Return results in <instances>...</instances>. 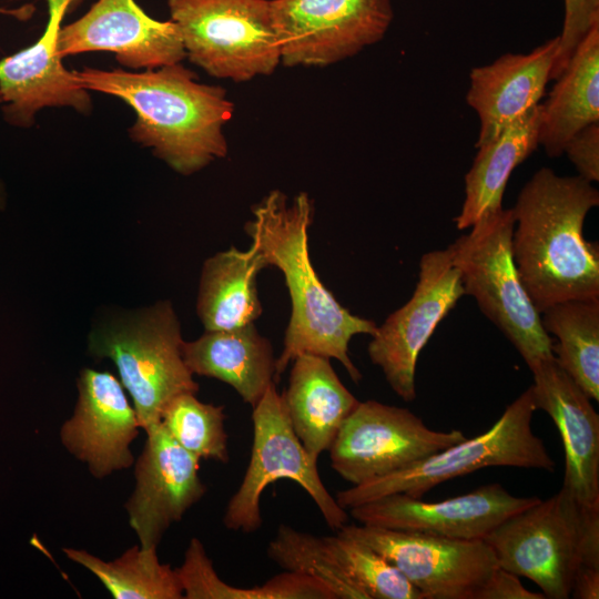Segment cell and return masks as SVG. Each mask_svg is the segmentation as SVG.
<instances>
[{
  "label": "cell",
  "mask_w": 599,
  "mask_h": 599,
  "mask_svg": "<svg viewBox=\"0 0 599 599\" xmlns=\"http://www.w3.org/2000/svg\"><path fill=\"white\" fill-rule=\"evenodd\" d=\"M77 387L73 414L60 429L63 447L99 479L132 466L130 446L141 427L121 382L109 372L84 368Z\"/></svg>",
  "instance_id": "17"
},
{
  "label": "cell",
  "mask_w": 599,
  "mask_h": 599,
  "mask_svg": "<svg viewBox=\"0 0 599 599\" xmlns=\"http://www.w3.org/2000/svg\"><path fill=\"white\" fill-rule=\"evenodd\" d=\"M530 370L535 407L550 416L562 441V486L582 506L599 509V416L555 356L540 361Z\"/></svg>",
  "instance_id": "19"
},
{
  "label": "cell",
  "mask_w": 599,
  "mask_h": 599,
  "mask_svg": "<svg viewBox=\"0 0 599 599\" xmlns=\"http://www.w3.org/2000/svg\"><path fill=\"white\" fill-rule=\"evenodd\" d=\"M182 344L170 301L105 319L89 334V353L114 363L143 430L160 423L172 398L199 390L184 363Z\"/></svg>",
  "instance_id": "5"
},
{
  "label": "cell",
  "mask_w": 599,
  "mask_h": 599,
  "mask_svg": "<svg viewBox=\"0 0 599 599\" xmlns=\"http://www.w3.org/2000/svg\"><path fill=\"white\" fill-rule=\"evenodd\" d=\"M558 44L557 35L529 53H506L471 69L466 101L479 120L476 148L541 103Z\"/></svg>",
  "instance_id": "20"
},
{
  "label": "cell",
  "mask_w": 599,
  "mask_h": 599,
  "mask_svg": "<svg viewBox=\"0 0 599 599\" xmlns=\"http://www.w3.org/2000/svg\"><path fill=\"white\" fill-rule=\"evenodd\" d=\"M196 393H182L164 407L160 423L167 434L199 459L230 461L224 406L203 403Z\"/></svg>",
  "instance_id": "28"
},
{
  "label": "cell",
  "mask_w": 599,
  "mask_h": 599,
  "mask_svg": "<svg viewBox=\"0 0 599 599\" xmlns=\"http://www.w3.org/2000/svg\"><path fill=\"white\" fill-rule=\"evenodd\" d=\"M583 180L599 181V122L577 132L565 145L564 153Z\"/></svg>",
  "instance_id": "32"
},
{
  "label": "cell",
  "mask_w": 599,
  "mask_h": 599,
  "mask_svg": "<svg viewBox=\"0 0 599 599\" xmlns=\"http://www.w3.org/2000/svg\"><path fill=\"white\" fill-rule=\"evenodd\" d=\"M42 35L30 47L0 60V94L4 120L18 128H30L38 111L47 106H69L82 114L92 111L87 89L62 64L58 35L64 6L48 8Z\"/></svg>",
  "instance_id": "18"
},
{
  "label": "cell",
  "mask_w": 599,
  "mask_h": 599,
  "mask_svg": "<svg viewBox=\"0 0 599 599\" xmlns=\"http://www.w3.org/2000/svg\"><path fill=\"white\" fill-rule=\"evenodd\" d=\"M182 356L193 375L230 385L252 407L276 384L273 346L254 324L183 341Z\"/></svg>",
  "instance_id": "22"
},
{
  "label": "cell",
  "mask_w": 599,
  "mask_h": 599,
  "mask_svg": "<svg viewBox=\"0 0 599 599\" xmlns=\"http://www.w3.org/2000/svg\"><path fill=\"white\" fill-rule=\"evenodd\" d=\"M336 532L385 558L424 599H475L499 567L485 540L450 539L348 522Z\"/></svg>",
  "instance_id": "12"
},
{
  "label": "cell",
  "mask_w": 599,
  "mask_h": 599,
  "mask_svg": "<svg viewBox=\"0 0 599 599\" xmlns=\"http://www.w3.org/2000/svg\"><path fill=\"white\" fill-rule=\"evenodd\" d=\"M63 554L92 572L115 599L183 598L176 568L161 564L156 548L135 545L111 561L83 549L63 548Z\"/></svg>",
  "instance_id": "27"
},
{
  "label": "cell",
  "mask_w": 599,
  "mask_h": 599,
  "mask_svg": "<svg viewBox=\"0 0 599 599\" xmlns=\"http://www.w3.org/2000/svg\"><path fill=\"white\" fill-rule=\"evenodd\" d=\"M72 73L88 91L131 106L136 114L128 131L131 140L179 174H194L227 155L224 126L234 104L224 88L200 82L181 62L140 72L84 67Z\"/></svg>",
  "instance_id": "2"
},
{
  "label": "cell",
  "mask_w": 599,
  "mask_h": 599,
  "mask_svg": "<svg viewBox=\"0 0 599 599\" xmlns=\"http://www.w3.org/2000/svg\"><path fill=\"white\" fill-rule=\"evenodd\" d=\"M518 497L500 484H489L441 501L392 494L348 510L359 524L428 534L459 540H484L500 522L538 502Z\"/></svg>",
  "instance_id": "14"
},
{
  "label": "cell",
  "mask_w": 599,
  "mask_h": 599,
  "mask_svg": "<svg viewBox=\"0 0 599 599\" xmlns=\"http://www.w3.org/2000/svg\"><path fill=\"white\" fill-rule=\"evenodd\" d=\"M253 445L251 458L238 489L229 500L224 526L252 534L262 524L261 497L266 487L280 479L300 485L313 499L326 525L338 530L348 522V512L333 497L318 473L313 457L295 434L281 395L272 384L252 407Z\"/></svg>",
  "instance_id": "9"
},
{
  "label": "cell",
  "mask_w": 599,
  "mask_h": 599,
  "mask_svg": "<svg viewBox=\"0 0 599 599\" xmlns=\"http://www.w3.org/2000/svg\"><path fill=\"white\" fill-rule=\"evenodd\" d=\"M186 58L234 82L271 75L281 65L270 0H167Z\"/></svg>",
  "instance_id": "8"
},
{
  "label": "cell",
  "mask_w": 599,
  "mask_h": 599,
  "mask_svg": "<svg viewBox=\"0 0 599 599\" xmlns=\"http://www.w3.org/2000/svg\"><path fill=\"white\" fill-rule=\"evenodd\" d=\"M475 599H545V596L526 589L518 576L498 567L477 591Z\"/></svg>",
  "instance_id": "33"
},
{
  "label": "cell",
  "mask_w": 599,
  "mask_h": 599,
  "mask_svg": "<svg viewBox=\"0 0 599 599\" xmlns=\"http://www.w3.org/2000/svg\"><path fill=\"white\" fill-rule=\"evenodd\" d=\"M281 64L327 67L384 39L392 0H270Z\"/></svg>",
  "instance_id": "10"
},
{
  "label": "cell",
  "mask_w": 599,
  "mask_h": 599,
  "mask_svg": "<svg viewBox=\"0 0 599 599\" xmlns=\"http://www.w3.org/2000/svg\"><path fill=\"white\" fill-rule=\"evenodd\" d=\"M599 192L579 175L541 167L520 190L511 209L518 276L536 309L573 298L599 297V246L583 236Z\"/></svg>",
  "instance_id": "3"
},
{
  "label": "cell",
  "mask_w": 599,
  "mask_h": 599,
  "mask_svg": "<svg viewBox=\"0 0 599 599\" xmlns=\"http://www.w3.org/2000/svg\"><path fill=\"white\" fill-rule=\"evenodd\" d=\"M514 226L511 209H500L483 216L447 248L464 295L476 300L530 369L554 356V341L518 276L511 251Z\"/></svg>",
  "instance_id": "6"
},
{
  "label": "cell",
  "mask_w": 599,
  "mask_h": 599,
  "mask_svg": "<svg viewBox=\"0 0 599 599\" xmlns=\"http://www.w3.org/2000/svg\"><path fill=\"white\" fill-rule=\"evenodd\" d=\"M314 203L301 192L292 197L270 191L252 207V219L244 225L251 247L265 266L277 267L291 298V316L284 347L275 362V382L295 357L315 354L337 359L353 382L362 379L348 355V344L358 334L373 335L374 321L352 314L342 306L319 280L308 248V230Z\"/></svg>",
  "instance_id": "1"
},
{
  "label": "cell",
  "mask_w": 599,
  "mask_h": 599,
  "mask_svg": "<svg viewBox=\"0 0 599 599\" xmlns=\"http://www.w3.org/2000/svg\"><path fill=\"white\" fill-rule=\"evenodd\" d=\"M536 410L530 388L510 403L485 433L453 444L406 468L337 491L345 510L392 494L422 498L447 480L485 467L509 466L555 471L556 463L531 428Z\"/></svg>",
  "instance_id": "7"
},
{
  "label": "cell",
  "mask_w": 599,
  "mask_h": 599,
  "mask_svg": "<svg viewBox=\"0 0 599 599\" xmlns=\"http://www.w3.org/2000/svg\"><path fill=\"white\" fill-rule=\"evenodd\" d=\"M265 267L252 247L241 251L232 246L204 261L196 313L205 332L229 331L255 323L263 312L257 275Z\"/></svg>",
  "instance_id": "25"
},
{
  "label": "cell",
  "mask_w": 599,
  "mask_h": 599,
  "mask_svg": "<svg viewBox=\"0 0 599 599\" xmlns=\"http://www.w3.org/2000/svg\"><path fill=\"white\" fill-rule=\"evenodd\" d=\"M322 537L331 555L366 599H424L393 565L368 546L337 532Z\"/></svg>",
  "instance_id": "30"
},
{
  "label": "cell",
  "mask_w": 599,
  "mask_h": 599,
  "mask_svg": "<svg viewBox=\"0 0 599 599\" xmlns=\"http://www.w3.org/2000/svg\"><path fill=\"white\" fill-rule=\"evenodd\" d=\"M484 540L500 568L534 581L545 598L568 599L578 568L599 566V509L582 506L562 486L505 519Z\"/></svg>",
  "instance_id": "4"
},
{
  "label": "cell",
  "mask_w": 599,
  "mask_h": 599,
  "mask_svg": "<svg viewBox=\"0 0 599 599\" xmlns=\"http://www.w3.org/2000/svg\"><path fill=\"white\" fill-rule=\"evenodd\" d=\"M267 556L283 570L305 573L322 581L336 599H366L331 555L322 536L281 524L268 544Z\"/></svg>",
  "instance_id": "29"
},
{
  "label": "cell",
  "mask_w": 599,
  "mask_h": 599,
  "mask_svg": "<svg viewBox=\"0 0 599 599\" xmlns=\"http://www.w3.org/2000/svg\"><path fill=\"white\" fill-rule=\"evenodd\" d=\"M0 103H2V98L0 94ZM6 206V191L2 182L0 181V210H3Z\"/></svg>",
  "instance_id": "36"
},
{
  "label": "cell",
  "mask_w": 599,
  "mask_h": 599,
  "mask_svg": "<svg viewBox=\"0 0 599 599\" xmlns=\"http://www.w3.org/2000/svg\"><path fill=\"white\" fill-rule=\"evenodd\" d=\"M556 80L540 103L539 145L549 158L562 155L577 132L599 122V23L580 41Z\"/></svg>",
  "instance_id": "23"
},
{
  "label": "cell",
  "mask_w": 599,
  "mask_h": 599,
  "mask_svg": "<svg viewBox=\"0 0 599 599\" xmlns=\"http://www.w3.org/2000/svg\"><path fill=\"white\" fill-rule=\"evenodd\" d=\"M570 598H599V566L581 565L573 578Z\"/></svg>",
  "instance_id": "34"
},
{
  "label": "cell",
  "mask_w": 599,
  "mask_h": 599,
  "mask_svg": "<svg viewBox=\"0 0 599 599\" xmlns=\"http://www.w3.org/2000/svg\"><path fill=\"white\" fill-rule=\"evenodd\" d=\"M281 398L295 434L317 459L328 450L342 424L359 403L341 382L331 358L315 354L294 358Z\"/></svg>",
  "instance_id": "21"
},
{
  "label": "cell",
  "mask_w": 599,
  "mask_h": 599,
  "mask_svg": "<svg viewBox=\"0 0 599 599\" xmlns=\"http://www.w3.org/2000/svg\"><path fill=\"white\" fill-rule=\"evenodd\" d=\"M467 437L427 427L409 409L374 399L359 402L328 448L331 466L352 485L406 468Z\"/></svg>",
  "instance_id": "11"
},
{
  "label": "cell",
  "mask_w": 599,
  "mask_h": 599,
  "mask_svg": "<svg viewBox=\"0 0 599 599\" xmlns=\"http://www.w3.org/2000/svg\"><path fill=\"white\" fill-rule=\"evenodd\" d=\"M540 103L478 146L465 176V200L454 219L458 230L469 229L483 216L502 209L512 171L539 146Z\"/></svg>",
  "instance_id": "24"
},
{
  "label": "cell",
  "mask_w": 599,
  "mask_h": 599,
  "mask_svg": "<svg viewBox=\"0 0 599 599\" xmlns=\"http://www.w3.org/2000/svg\"><path fill=\"white\" fill-rule=\"evenodd\" d=\"M565 17L550 79L556 80L590 29L599 23V0H564Z\"/></svg>",
  "instance_id": "31"
},
{
  "label": "cell",
  "mask_w": 599,
  "mask_h": 599,
  "mask_svg": "<svg viewBox=\"0 0 599 599\" xmlns=\"http://www.w3.org/2000/svg\"><path fill=\"white\" fill-rule=\"evenodd\" d=\"M135 463V486L125 502L131 528L142 548H158L169 527L205 494L200 459L180 446L161 423L146 430Z\"/></svg>",
  "instance_id": "16"
},
{
  "label": "cell",
  "mask_w": 599,
  "mask_h": 599,
  "mask_svg": "<svg viewBox=\"0 0 599 599\" xmlns=\"http://www.w3.org/2000/svg\"><path fill=\"white\" fill-rule=\"evenodd\" d=\"M112 52L131 70L156 69L186 58L172 20L151 18L134 0H98L75 21L61 27V58L83 52Z\"/></svg>",
  "instance_id": "15"
},
{
  "label": "cell",
  "mask_w": 599,
  "mask_h": 599,
  "mask_svg": "<svg viewBox=\"0 0 599 599\" xmlns=\"http://www.w3.org/2000/svg\"><path fill=\"white\" fill-rule=\"evenodd\" d=\"M45 1L47 3H51V2L67 3L71 12L72 10L78 8L82 3L83 0H45Z\"/></svg>",
  "instance_id": "35"
},
{
  "label": "cell",
  "mask_w": 599,
  "mask_h": 599,
  "mask_svg": "<svg viewBox=\"0 0 599 599\" xmlns=\"http://www.w3.org/2000/svg\"><path fill=\"white\" fill-rule=\"evenodd\" d=\"M464 295L458 270L448 248L424 254L412 297L377 326L368 344L369 359L378 366L404 402L416 398V365L439 322Z\"/></svg>",
  "instance_id": "13"
},
{
  "label": "cell",
  "mask_w": 599,
  "mask_h": 599,
  "mask_svg": "<svg viewBox=\"0 0 599 599\" xmlns=\"http://www.w3.org/2000/svg\"><path fill=\"white\" fill-rule=\"evenodd\" d=\"M546 333L558 342V364L590 399L599 400V297L556 303L540 313ZM550 336V335H549Z\"/></svg>",
  "instance_id": "26"
}]
</instances>
